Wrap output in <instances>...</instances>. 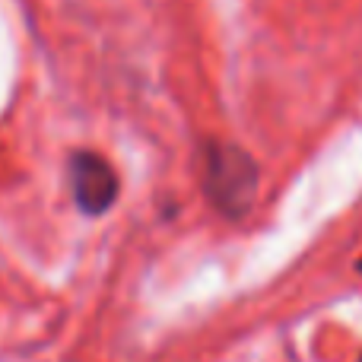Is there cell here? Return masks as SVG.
I'll return each instance as SVG.
<instances>
[{"label": "cell", "instance_id": "cell-1", "mask_svg": "<svg viewBox=\"0 0 362 362\" xmlns=\"http://www.w3.org/2000/svg\"><path fill=\"white\" fill-rule=\"evenodd\" d=\"M257 163L235 144H210L204 150V191L223 216L238 219L257 197Z\"/></svg>", "mask_w": 362, "mask_h": 362}, {"label": "cell", "instance_id": "cell-2", "mask_svg": "<svg viewBox=\"0 0 362 362\" xmlns=\"http://www.w3.org/2000/svg\"><path fill=\"white\" fill-rule=\"evenodd\" d=\"M70 185H74L76 206L89 216L105 213L118 197V175L95 153H76L70 159Z\"/></svg>", "mask_w": 362, "mask_h": 362}]
</instances>
